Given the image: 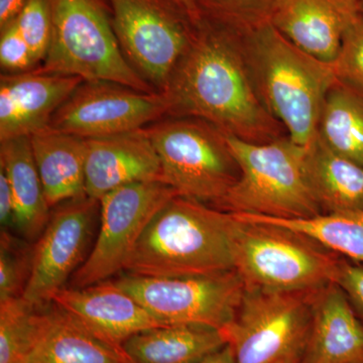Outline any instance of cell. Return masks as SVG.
I'll return each mask as SVG.
<instances>
[{
	"label": "cell",
	"instance_id": "6",
	"mask_svg": "<svg viewBox=\"0 0 363 363\" xmlns=\"http://www.w3.org/2000/svg\"><path fill=\"white\" fill-rule=\"evenodd\" d=\"M52 18L49 49L40 70L108 81L157 92L123 54L104 0H48Z\"/></svg>",
	"mask_w": 363,
	"mask_h": 363
},
{
	"label": "cell",
	"instance_id": "26",
	"mask_svg": "<svg viewBox=\"0 0 363 363\" xmlns=\"http://www.w3.org/2000/svg\"><path fill=\"white\" fill-rule=\"evenodd\" d=\"M43 313L23 298L0 303V363H26L42 325Z\"/></svg>",
	"mask_w": 363,
	"mask_h": 363
},
{
	"label": "cell",
	"instance_id": "17",
	"mask_svg": "<svg viewBox=\"0 0 363 363\" xmlns=\"http://www.w3.org/2000/svg\"><path fill=\"white\" fill-rule=\"evenodd\" d=\"M362 0H276L271 25L303 51L333 63Z\"/></svg>",
	"mask_w": 363,
	"mask_h": 363
},
{
	"label": "cell",
	"instance_id": "11",
	"mask_svg": "<svg viewBox=\"0 0 363 363\" xmlns=\"http://www.w3.org/2000/svg\"><path fill=\"white\" fill-rule=\"evenodd\" d=\"M177 195L161 181L128 184L105 194L99 200V233L92 250L74 274L72 288H84L123 272L145 227Z\"/></svg>",
	"mask_w": 363,
	"mask_h": 363
},
{
	"label": "cell",
	"instance_id": "15",
	"mask_svg": "<svg viewBox=\"0 0 363 363\" xmlns=\"http://www.w3.org/2000/svg\"><path fill=\"white\" fill-rule=\"evenodd\" d=\"M52 302L116 345L123 346L140 332L164 326L116 281L109 279L84 288L61 289Z\"/></svg>",
	"mask_w": 363,
	"mask_h": 363
},
{
	"label": "cell",
	"instance_id": "23",
	"mask_svg": "<svg viewBox=\"0 0 363 363\" xmlns=\"http://www.w3.org/2000/svg\"><path fill=\"white\" fill-rule=\"evenodd\" d=\"M226 344L220 329L203 325H169L131 336L123 348L133 363H194Z\"/></svg>",
	"mask_w": 363,
	"mask_h": 363
},
{
	"label": "cell",
	"instance_id": "30",
	"mask_svg": "<svg viewBox=\"0 0 363 363\" xmlns=\"http://www.w3.org/2000/svg\"><path fill=\"white\" fill-rule=\"evenodd\" d=\"M336 78L363 90V13L350 26L335 61L332 63Z\"/></svg>",
	"mask_w": 363,
	"mask_h": 363
},
{
	"label": "cell",
	"instance_id": "10",
	"mask_svg": "<svg viewBox=\"0 0 363 363\" xmlns=\"http://www.w3.org/2000/svg\"><path fill=\"white\" fill-rule=\"evenodd\" d=\"M116 281L164 326L203 325L220 330L233 321L245 290L235 269L181 277L125 274Z\"/></svg>",
	"mask_w": 363,
	"mask_h": 363
},
{
	"label": "cell",
	"instance_id": "32",
	"mask_svg": "<svg viewBox=\"0 0 363 363\" xmlns=\"http://www.w3.org/2000/svg\"><path fill=\"white\" fill-rule=\"evenodd\" d=\"M335 283L350 298L363 322V264L341 257Z\"/></svg>",
	"mask_w": 363,
	"mask_h": 363
},
{
	"label": "cell",
	"instance_id": "4",
	"mask_svg": "<svg viewBox=\"0 0 363 363\" xmlns=\"http://www.w3.org/2000/svg\"><path fill=\"white\" fill-rule=\"evenodd\" d=\"M223 135L240 177L217 205L218 209L281 219L323 214L308 177V147L290 138L257 143Z\"/></svg>",
	"mask_w": 363,
	"mask_h": 363
},
{
	"label": "cell",
	"instance_id": "24",
	"mask_svg": "<svg viewBox=\"0 0 363 363\" xmlns=\"http://www.w3.org/2000/svg\"><path fill=\"white\" fill-rule=\"evenodd\" d=\"M318 135L363 168V90L336 81L325 98Z\"/></svg>",
	"mask_w": 363,
	"mask_h": 363
},
{
	"label": "cell",
	"instance_id": "18",
	"mask_svg": "<svg viewBox=\"0 0 363 363\" xmlns=\"http://www.w3.org/2000/svg\"><path fill=\"white\" fill-rule=\"evenodd\" d=\"M304 363H363L362 320L336 283L315 294Z\"/></svg>",
	"mask_w": 363,
	"mask_h": 363
},
{
	"label": "cell",
	"instance_id": "16",
	"mask_svg": "<svg viewBox=\"0 0 363 363\" xmlns=\"http://www.w3.org/2000/svg\"><path fill=\"white\" fill-rule=\"evenodd\" d=\"M85 140V193L90 199L99 201L128 184L162 182L161 162L145 128Z\"/></svg>",
	"mask_w": 363,
	"mask_h": 363
},
{
	"label": "cell",
	"instance_id": "36",
	"mask_svg": "<svg viewBox=\"0 0 363 363\" xmlns=\"http://www.w3.org/2000/svg\"><path fill=\"white\" fill-rule=\"evenodd\" d=\"M174 1L188 14L195 26L200 25L203 21V16L196 0H174Z\"/></svg>",
	"mask_w": 363,
	"mask_h": 363
},
{
	"label": "cell",
	"instance_id": "27",
	"mask_svg": "<svg viewBox=\"0 0 363 363\" xmlns=\"http://www.w3.org/2000/svg\"><path fill=\"white\" fill-rule=\"evenodd\" d=\"M276 0H196L203 18L240 33L271 23Z\"/></svg>",
	"mask_w": 363,
	"mask_h": 363
},
{
	"label": "cell",
	"instance_id": "3",
	"mask_svg": "<svg viewBox=\"0 0 363 363\" xmlns=\"http://www.w3.org/2000/svg\"><path fill=\"white\" fill-rule=\"evenodd\" d=\"M243 43L267 111L294 143L308 147L317 136L327 93L337 81L333 65L303 51L271 23L243 35Z\"/></svg>",
	"mask_w": 363,
	"mask_h": 363
},
{
	"label": "cell",
	"instance_id": "25",
	"mask_svg": "<svg viewBox=\"0 0 363 363\" xmlns=\"http://www.w3.org/2000/svg\"><path fill=\"white\" fill-rule=\"evenodd\" d=\"M236 215L250 220L267 222L295 229L321 243L331 252L345 259L363 264V211L320 214L306 219Z\"/></svg>",
	"mask_w": 363,
	"mask_h": 363
},
{
	"label": "cell",
	"instance_id": "9",
	"mask_svg": "<svg viewBox=\"0 0 363 363\" xmlns=\"http://www.w3.org/2000/svg\"><path fill=\"white\" fill-rule=\"evenodd\" d=\"M104 1L126 59L157 92H164L197 26L174 0Z\"/></svg>",
	"mask_w": 363,
	"mask_h": 363
},
{
	"label": "cell",
	"instance_id": "29",
	"mask_svg": "<svg viewBox=\"0 0 363 363\" xmlns=\"http://www.w3.org/2000/svg\"><path fill=\"white\" fill-rule=\"evenodd\" d=\"M23 39L37 67L44 61L52 33V18L48 0H26L16 18Z\"/></svg>",
	"mask_w": 363,
	"mask_h": 363
},
{
	"label": "cell",
	"instance_id": "1",
	"mask_svg": "<svg viewBox=\"0 0 363 363\" xmlns=\"http://www.w3.org/2000/svg\"><path fill=\"white\" fill-rule=\"evenodd\" d=\"M162 94L168 116L192 117L250 143L277 140L260 97L243 35L203 18Z\"/></svg>",
	"mask_w": 363,
	"mask_h": 363
},
{
	"label": "cell",
	"instance_id": "13",
	"mask_svg": "<svg viewBox=\"0 0 363 363\" xmlns=\"http://www.w3.org/2000/svg\"><path fill=\"white\" fill-rule=\"evenodd\" d=\"M99 201L87 196L64 203L50 217L33 248L30 276L21 298L30 307L52 302L84 262Z\"/></svg>",
	"mask_w": 363,
	"mask_h": 363
},
{
	"label": "cell",
	"instance_id": "5",
	"mask_svg": "<svg viewBox=\"0 0 363 363\" xmlns=\"http://www.w3.org/2000/svg\"><path fill=\"white\" fill-rule=\"evenodd\" d=\"M233 214L234 269L245 289L295 292L335 283L341 255L295 229Z\"/></svg>",
	"mask_w": 363,
	"mask_h": 363
},
{
	"label": "cell",
	"instance_id": "31",
	"mask_svg": "<svg viewBox=\"0 0 363 363\" xmlns=\"http://www.w3.org/2000/svg\"><path fill=\"white\" fill-rule=\"evenodd\" d=\"M0 64L6 73L11 74L23 73L37 68L16 18L1 28Z\"/></svg>",
	"mask_w": 363,
	"mask_h": 363
},
{
	"label": "cell",
	"instance_id": "20",
	"mask_svg": "<svg viewBox=\"0 0 363 363\" xmlns=\"http://www.w3.org/2000/svg\"><path fill=\"white\" fill-rule=\"evenodd\" d=\"M30 140L49 206L86 197L85 138L49 126Z\"/></svg>",
	"mask_w": 363,
	"mask_h": 363
},
{
	"label": "cell",
	"instance_id": "8",
	"mask_svg": "<svg viewBox=\"0 0 363 363\" xmlns=\"http://www.w3.org/2000/svg\"><path fill=\"white\" fill-rule=\"evenodd\" d=\"M317 291L245 289L233 321L221 330L236 363H304Z\"/></svg>",
	"mask_w": 363,
	"mask_h": 363
},
{
	"label": "cell",
	"instance_id": "34",
	"mask_svg": "<svg viewBox=\"0 0 363 363\" xmlns=\"http://www.w3.org/2000/svg\"><path fill=\"white\" fill-rule=\"evenodd\" d=\"M26 0H0V28L14 20Z\"/></svg>",
	"mask_w": 363,
	"mask_h": 363
},
{
	"label": "cell",
	"instance_id": "35",
	"mask_svg": "<svg viewBox=\"0 0 363 363\" xmlns=\"http://www.w3.org/2000/svg\"><path fill=\"white\" fill-rule=\"evenodd\" d=\"M194 363H236L233 348L226 344L220 350L214 351Z\"/></svg>",
	"mask_w": 363,
	"mask_h": 363
},
{
	"label": "cell",
	"instance_id": "21",
	"mask_svg": "<svg viewBox=\"0 0 363 363\" xmlns=\"http://www.w3.org/2000/svg\"><path fill=\"white\" fill-rule=\"evenodd\" d=\"M0 143V167L6 171L16 205L14 229L26 240H38L50 220L51 207L45 198L30 136Z\"/></svg>",
	"mask_w": 363,
	"mask_h": 363
},
{
	"label": "cell",
	"instance_id": "33",
	"mask_svg": "<svg viewBox=\"0 0 363 363\" xmlns=\"http://www.w3.org/2000/svg\"><path fill=\"white\" fill-rule=\"evenodd\" d=\"M0 224L1 230H11L16 226V205L13 191L6 171L0 167Z\"/></svg>",
	"mask_w": 363,
	"mask_h": 363
},
{
	"label": "cell",
	"instance_id": "37",
	"mask_svg": "<svg viewBox=\"0 0 363 363\" xmlns=\"http://www.w3.org/2000/svg\"><path fill=\"white\" fill-rule=\"evenodd\" d=\"M360 6H362V13H363V0L360 1Z\"/></svg>",
	"mask_w": 363,
	"mask_h": 363
},
{
	"label": "cell",
	"instance_id": "12",
	"mask_svg": "<svg viewBox=\"0 0 363 363\" xmlns=\"http://www.w3.org/2000/svg\"><path fill=\"white\" fill-rule=\"evenodd\" d=\"M162 93H147L108 81H83L52 116L50 126L83 138L147 128L168 116Z\"/></svg>",
	"mask_w": 363,
	"mask_h": 363
},
{
	"label": "cell",
	"instance_id": "7",
	"mask_svg": "<svg viewBox=\"0 0 363 363\" xmlns=\"http://www.w3.org/2000/svg\"><path fill=\"white\" fill-rule=\"evenodd\" d=\"M162 168V182L179 196L218 205L240 177L223 133L212 124L173 117L145 128Z\"/></svg>",
	"mask_w": 363,
	"mask_h": 363
},
{
	"label": "cell",
	"instance_id": "28",
	"mask_svg": "<svg viewBox=\"0 0 363 363\" xmlns=\"http://www.w3.org/2000/svg\"><path fill=\"white\" fill-rule=\"evenodd\" d=\"M33 250L28 243L1 230L0 240V303L21 297L30 276Z\"/></svg>",
	"mask_w": 363,
	"mask_h": 363
},
{
	"label": "cell",
	"instance_id": "14",
	"mask_svg": "<svg viewBox=\"0 0 363 363\" xmlns=\"http://www.w3.org/2000/svg\"><path fill=\"white\" fill-rule=\"evenodd\" d=\"M82 79L40 70L2 74L0 143L49 128L52 116Z\"/></svg>",
	"mask_w": 363,
	"mask_h": 363
},
{
	"label": "cell",
	"instance_id": "22",
	"mask_svg": "<svg viewBox=\"0 0 363 363\" xmlns=\"http://www.w3.org/2000/svg\"><path fill=\"white\" fill-rule=\"evenodd\" d=\"M310 185L322 213L363 211V168L331 150L318 135L307 149Z\"/></svg>",
	"mask_w": 363,
	"mask_h": 363
},
{
	"label": "cell",
	"instance_id": "19",
	"mask_svg": "<svg viewBox=\"0 0 363 363\" xmlns=\"http://www.w3.org/2000/svg\"><path fill=\"white\" fill-rule=\"evenodd\" d=\"M26 363H133L123 346L100 338L57 306L42 325Z\"/></svg>",
	"mask_w": 363,
	"mask_h": 363
},
{
	"label": "cell",
	"instance_id": "2",
	"mask_svg": "<svg viewBox=\"0 0 363 363\" xmlns=\"http://www.w3.org/2000/svg\"><path fill=\"white\" fill-rule=\"evenodd\" d=\"M234 224L230 212L177 195L145 227L123 272L181 277L231 271Z\"/></svg>",
	"mask_w": 363,
	"mask_h": 363
}]
</instances>
